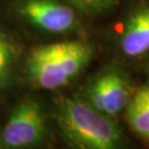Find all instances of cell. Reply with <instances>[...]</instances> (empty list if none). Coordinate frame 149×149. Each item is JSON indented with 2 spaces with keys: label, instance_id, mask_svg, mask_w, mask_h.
<instances>
[{
  "label": "cell",
  "instance_id": "cell-8",
  "mask_svg": "<svg viewBox=\"0 0 149 149\" xmlns=\"http://www.w3.org/2000/svg\"><path fill=\"white\" fill-rule=\"evenodd\" d=\"M13 58L15 53L10 41L0 31V88H2L9 81Z\"/></svg>",
  "mask_w": 149,
  "mask_h": 149
},
{
  "label": "cell",
  "instance_id": "cell-3",
  "mask_svg": "<svg viewBox=\"0 0 149 149\" xmlns=\"http://www.w3.org/2000/svg\"><path fill=\"white\" fill-rule=\"evenodd\" d=\"M47 136L42 106L34 100H24L12 111L0 133V148H30L41 144Z\"/></svg>",
  "mask_w": 149,
  "mask_h": 149
},
{
  "label": "cell",
  "instance_id": "cell-1",
  "mask_svg": "<svg viewBox=\"0 0 149 149\" xmlns=\"http://www.w3.org/2000/svg\"><path fill=\"white\" fill-rule=\"evenodd\" d=\"M94 49L83 41H63L32 49L27 72L33 85L56 90L68 85L90 63Z\"/></svg>",
  "mask_w": 149,
  "mask_h": 149
},
{
  "label": "cell",
  "instance_id": "cell-10",
  "mask_svg": "<svg viewBox=\"0 0 149 149\" xmlns=\"http://www.w3.org/2000/svg\"><path fill=\"white\" fill-rule=\"evenodd\" d=\"M100 2H101V5L103 6V8H104V10H106L108 8H111L113 7L114 5H116L118 2V0H98Z\"/></svg>",
  "mask_w": 149,
  "mask_h": 149
},
{
  "label": "cell",
  "instance_id": "cell-5",
  "mask_svg": "<svg viewBox=\"0 0 149 149\" xmlns=\"http://www.w3.org/2000/svg\"><path fill=\"white\" fill-rule=\"evenodd\" d=\"M120 49L129 58L149 51V7H143L129 17L120 36Z\"/></svg>",
  "mask_w": 149,
  "mask_h": 149
},
{
  "label": "cell",
  "instance_id": "cell-11",
  "mask_svg": "<svg viewBox=\"0 0 149 149\" xmlns=\"http://www.w3.org/2000/svg\"><path fill=\"white\" fill-rule=\"evenodd\" d=\"M148 69H149V66H148Z\"/></svg>",
  "mask_w": 149,
  "mask_h": 149
},
{
  "label": "cell",
  "instance_id": "cell-2",
  "mask_svg": "<svg viewBox=\"0 0 149 149\" xmlns=\"http://www.w3.org/2000/svg\"><path fill=\"white\" fill-rule=\"evenodd\" d=\"M58 123L65 140L75 148L115 149L124 141L122 130L112 117L77 98L62 100Z\"/></svg>",
  "mask_w": 149,
  "mask_h": 149
},
{
  "label": "cell",
  "instance_id": "cell-9",
  "mask_svg": "<svg viewBox=\"0 0 149 149\" xmlns=\"http://www.w3.org/2000/svg\"><path fill=\"white\" fill-rule=\"evenodd\" d=\"M70 3L84 12H101L104 11L103 6L98 0H68Z\"/></svg>",
  "mask_w": 149,
  "mask_h": 149
},
{
  "label": "cell",
  "instance_id": "cell-7",
  "mask_svg": "<svg viewBox=\"0 0 149 149\" xmlns=\"http://www.w3.org/2000/svg\"><path fill=\"white\" fill-rule=\"evenodd\" d=\"M126 109L132 130L143 140L149 141V84L132 96Z\"/></svg>",
  "mask_w": 149,
  "mask_h": 149
},
{
  "label": "cell",
  "instance_id": "cell-6",
  "mask_svg": "<svg viewBox=\"0 0 149 149\" xmlns=\"http://www.w3.org/2000/svg\"><path fill=\"white\" fill-rule=\"evenodd\" d=\"M105 88V114L114 117L123 112L132 98V88L126 75L119 70H109L102 74Z\"/></svg>",
  "mask_w": 149,
  "mask_h": 149
},
{
  "label": "cell",
  "instance_id": "cell-4",
  "mask_svg": "<svg viewBox=\"0 0 149 149\" xmlns=\"http://www.w3.org/2000/svg\"><path fill=\"white\" fill-rule=\"evenodd\" d=\"M19 11L31 24L49 33H66L77 26L74 9L59 0H22Z\"/></svg>",
  "mask_w": 149,
  "mask_h": 149
}]
</instances>
